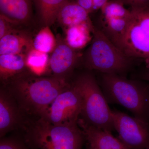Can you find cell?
I'll use <instances>...</instances> for the list:
<instances>
[{"mask_svg":"<svg viewBox=\"0 0 149 149\" xmlns=\"http://www.w3.org/2000/svg\"><path fill=\"white\" fill-rule=\"evenodd\" d=\"M24 72L5 84L18 104L24 116L40 117L59 94L71 84L52 76L41 77Z\"/></svg>","mask_w":149,"mask_h":149,"instance_id":"obj_1","label":"cell"},{"mask_svg":"<svg viewBox=\"0 0 149 149\" xmlns=\"http://www.w3.org/2000/svg\"><path fill=\"white\" fill-rule=\"evenodd\" d=\"M21 128L24 143L32 149H82L85 141L77 122L54 125L34 118L26 119Z\"/></svg>","mask_w":149,"mask_h":149,"instance_id":"obj_2","label":"cell"},{"mask_svg":"<svg viewBox=\"0 0 149 149\" xmlns=\"http://www.w3.org/2000/svg\"><path fill=\"white\" fill-rule=\"evenodd\" d=\"M102 84L108 102L120 105L135 117L149 122V84L113 74H103Z\"/></svg>","mask_w":149,"mask_h":149,"instance_id":"obj_3","label":"cell"},{"mask_svg":"<svg viewBox=\"0 0 149 149\" xmlns=\"http://www.w3.org/2000/svg\"><path fill=\"white\" fill-rule=\"evenodd\" d=\"M72 84L79 91L82 98L81 118L97 128L111 132L114 130L112 110L93 74L83 73Z\"/></svg>","mask_w":149,"mask_h":149,"instance_id":"obj_4","label":"cell"},{"mask_svg":"<svg viewBox=\"0 0 149 149\" xmlns=\"http://www.w3.org/2000/svg\"><path fill=\"white\" fill-rule=\"evenodd\" d=\"M91 45L85 54V65L103 74H119L128 71L131 59L112 42L101 29L95 27Z\"/></svg>","mask_w":149,"mask_h":149,"instance_id":"obj_5","label":"cell"},{"mask_svg":"<svg viewBox=\"0 0 149 149\" xmlns=\"http://www.w3.org/2000/svg\"><path fill=\"white\" fill-rule=\"evenodd\" d=\"M127 29L116 47L128 57L149 58V6L131 8Z\"/></svg>","mask_w":149,"mask_h":149,"instance_id":"obj_6","label":"cell"},{"mask_svg":"<svg viewBox=\"0 0 149 149\" xmlns=\"http://www.w3.org/2000/svg\"><path fill=\"white\" fill-rule=\"evenodd\" d=\"M82 107L81 95L72 83L69 88L59 94L40 117L54 125L77 122Z\"/></svg>","mask_w":149,"mask_h":149,"instance_id":"obj_7","label":"cell"},{"mask_svg":"<svg viewBox=\"0 0 149 149\" xmlns=\"http://www.w3.org/2000/svg\"><path fill=\"white\" fill-rule=\"evenodd\" d=\"M114 130L119 139L130 149L149 148V122L118 111H112Z\"/></svg>","mask_w":149,"mask_h":149,"instance_id":"obj_8","label":"cell"},{"mask_svg":"<svg viewBox=\"0 0 149 149\" xmlns=\"http://www.w3.org/2000/svg\"><path fill=\"white\" fill-rule=\"evenodd\" d=\"M52 53L49 67L52 76L67 81L78 62L80 55L65 40L61 39H57L56 45Z\"/></svg>","mask_w":149,"mask_h":149,"instance_id":"obj_9","label":"cell"},{"mask_svg":"<svg viewBox=\"0 0 149 149\" xmlns=\"http://www.w3.org/2000/svg\"><path fill=\"white\" fill-rule=\"evenodd\" d=\"M26 120L16 100L5 88L0 91V136L21 127Z\"/></svg>","mask_w":149,"mask_h":149,"instance_id":"obj_10","label":"cell"},{"mask_svg":"<svg viewBox=\"0 0 149 149\" xmlns=\"http://www.w3.org/2000/svg\"><path fill=\"white\" fill-rule=\"evenodd\" d=\"M77 123L84 134L87 149H130L111 132L89 125L81 118Z\"/></svg>","mask_w":149,"mask_h":149,"instance_id":"obj_11","label":"cell"},{"mask_svg":"<svg viewBox=\"0 0 149 149\" xmlns=\"http://www.w3.org/2000/svg\"><path fill=\"white\" fill-rule=\"evenodd\" d=\"M33 47V39L27 33L17 30L0 39V55H27Z\"/></svg>","mask_w":149,"mask_h":149,"instance_id":"obj_12","label":"cell"},{"mask_svg":"<svg viewBox=\"0 0 149 149\" xmlns=\"http://www.w3.org/2000/svg\"><path fill=\"white\" fill-rule=\"evenodd\" d=\"M33 0H0V14L19 24L27 23L32 15Z\"/></svg>","mask_w":149,"mask_h":149,"instance_id":"obj_13","label":"cell"},{"mask_svg":"<svg viewBox=\"0 0 149 149\" xmlns=\"http://www.w3.org/2000/svg\"><path fill=\"white\" fill-rule=\"evenodd\" d=\"M56 21L66 29L77 24L92 23L88 12L76 1L69 0L61 8Z\"/></svg>","mask_w":149,"mask_h":149,"instance_id":"obj_14","label":"cell"},{"mask_svg":"<svg viewBox=\"0 0 149 149\" xmlns=\"http://www.w3.org/2000/svg\"><path fill=\"white\" fill-rule=\"evenodd\" d=\"M26 55L22 54L0 55V77L6 84L10 79L25 72Z\"/></svg>","mask_w":149,"mask_h":149,"instance_id":"obj_15","label":"cell"},{"mask_svg":"<svg viewBox=\"0 0 149 149\" xmlns=\"http://www.w3.org/2000/svg\"><path fill=\"white\" fill-rule=\"evenodd\" d=\"M93 23H83L66 28L65 41L72 49L78 50L84 48L93 39L95 29Z\"/></svg>","mask_w":149,"mask_h":149,"instance_id":"obj_16","label":"cell"},{"mask_svg":"<svg viewBox=\"0 0 149 149\" xmlns=\"http://www.w3.org/2000/svg\"><path fill=\"white\" fill-rule=\"evenodd\" d=\"M68 0H33L40 19L45 26H50L56 21L58 15Z\"/></svg>","mask_w":149,"mask_h":149,"instance_id":"obj_17","label":"cell"},{"mask_svg":"<svg viewBox=\"0 0 149 149\" xmlns=\"http://www.w3.org/2000/svg\"><path fill=\"white\" fill-rule=\"evenodd\" d=\"M130 17L104 19L101 30L116 46L125 33Z\"/></svg>","mask_w":149,"mask_h":149,"instance_id":"obj_18","label":"cell"},{"mask_svg":"<svg viewBox=\"0 0 149 149\" xmlns=\"http://www.w3.org/2000/svg\"><path fill=\"white\" fill-rule=\"evenodd\" d=\"M49 57L48 54L32 48L26 55L27 69L33 74L41 76L49 67Z\"/></svg>","mask_w":149,"mask_h":149,"instance_id":"obj_19","label":"cell"},{"mask_svg":"<svg viewBox=\"0 0 149 149\" xmlns=\"http://www.w3.org/2000/svg\"><path fill=\"white\" fill-rule=\"evenodd\" d=\"M56 44L57 39L49 26L40 29L33 39V48L46 54L52 52Z\"/></svg>","mask_w":149,"mask_h":149,"instance_id":"obj_20","label":"cell"},{"mask_svg":"<svg viewBox=\"0 0 149 149\" xmlns=\"http://www.w3.org/2000/svg\"><path fill=\"white\" fill-rule=\"evenodd\" d=\"M104 19L116 18H128L131 15V11L125 8L120 3L109 1L101 9Z\"/></svg>","mask_w":149,"mask_h":149,"instance_id":"obj_21","label":"cell"},{"mask_svg":"<svg viewBox=\"0 0 149 149\" xmlns=\"http://www.w3.org/2000/svg\"><path fill=\"white\" fill-rule=\"evenodd\" d=\"M19 24L0 14V39L11 32L17 30Z\"/></svg>","mask_w":149,"mask_h":149,"instance_id":"obj_22","label":"cell"},{"mask_svg":"<svg viewBox=\"0 0 149 149\" xmlns=\"http://www.w3.org/2000/svg\"><path fill=\"white\" fill-rule=\"evenodd\" d=\"M109 0H76V2L90 14L101 10Z\"/></svg>","mask_w":149,"mask_h":149,"instance_id":"obj_23","label":"cell"},{"mask_svg":"<svg viewBox=\"0 0 149 149\" xmlns=\"http://www.w3.org/2000/svg\"><path fill=\"white\" fill-rule=\"evenodd\" d=\"M25 143L13 139H2L0 142V149H28Z\"/></svg>","mask_w":149,"mask_h":149,"instance_id":"obj_24","label":"cell"},{"mask_svg":"<svg viewBox=\"0 0 149 149\" xmlns=\"http://www.w3.org/2000/svg\"><path fill=\"white\" fill-rule=\"evenodd\" d=\"M120 3L123 5H128L131 8L142 7L149 6V0H113Z\"/></svg>","mask_w":149,"mask_h":149,"instance_id":"obj_25","label":"cell"},{"mask_svg":"<svg viewBox=\"0 0 149 149\" xmlns=\"http://www.w3.org/2000/svg\"><path fill=\"white\" fill-rule=\"evenodd\" d=\"M142 77L143 80L149 82V68H147L146 70L143 72Z\"/></svg>","mask_w":149,"mask_h":149,"instance_id":"obj_26","label":"cell"},{"mask_svg":"<svg viewBox=\"0 0 149 149\" xmlns=\"http://www.w3.org/2000/svg\"><path fill=\"white\" fill-rule=\"evenodd\" d=\"M146 64V68H149V58L147 59L146 60L144 61Z\"/></svg>","mask_w":149,"mask_h":149,"instance_id":"obj_27","label":"cell"},{"mask_svg":"<svg viewBox=\"0 0 149 149\" xmlns=\"http://www.w3.org/2000/svg\"><path fill=\"white\" fill-rule=\"evenodd\" d=\"M149 149V148H147V149Z\"/></svg>","mask_w":149,"mask_h":149,"instance_id":"obj_28","label":"cell"}]
</instances>
